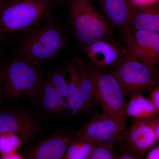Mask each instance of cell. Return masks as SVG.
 I'll list each match as a JSON object with an SVG mask.
<instances>
[{
	"label": "cell",
	"instance_id": "1",
	"mask_svg": "<svg viewBox=\"0 0 159 159\" xmlns=\"http://www.w3.org/2000/svg\"><path fill=\"white\" fill-rule=\"evenodd\" d=\"M55 0H8L0 4V37L11 38L52 17Z\"/></svg>",
	"mask_w": 159,
	"mask_h": 159
},
{
	"label": "cell",
	"instance_id": "2",
	"mask_svg": "<svg viewBox=\"0 0 159 159\" xmlns=\"http://www.w3.org/2000/svg\"><path fill=\"white\" fill-rule=\"evenodd\" d=\"M66 42L62 29L51 17L23 32L16 56L39 66L56 56Z\"/></svg>",
	"mask_w": 159,
	"mask_h": 159
},
{
	"label": "cell",
	"instance_id": "3",
	"mask_svg": "<svg viewBox=\"0 0 159 159\" xmlns=\"http://www.w3.org/2000/svg\"><path fill=\"white\" fill-rule=\"evenodd\" d=\"M70 9L74 33L83 47L107 40L111 35L110 24L89 0H70Z\"/></svg>",
	"mask_w": 159,
	"mask_h": 159
},
{
	"label": "cell",
	"instance_id": "4",
	"mask_svg": "<svg viewBox=\"0 0 159 159\" xmlns=\"http://www.w3.org/2000/svg\"><path fill=\"white\" fill-rule=\"evenodd\" d=\"M5 69L3 93L11 101L34 97L43 84L39 66L21 57L16 56Z\"/></svg>",
	"mask_w": 159,
	"mask_h": 159
},
{
	"label": "cell",
	"instance_id": "5",
	"mask_svg": "<svg viewBox=\"0 0 159 159\" xmlns=\"http://www.w3.org/2000/svg\"><path fill=\"white\" fill-rule=\"evenodd\" d=\"M107 72L117 79L125 96L151 90L159 83V69L137 61L124 58Z\"/></svg>",
	"mask_w": 159,
	"mask_h": 159
},
{
	"label": "cell",
	"instance_id": "6",
	"mask_svg": "<svg viewBox=\"0 0 159 159\" xmlns=\"http://www.w3.org/2000/svg\"><path fill=\"white\" fill-rule=\"evenodd\" d=\"M126 128V117L125 116L97 114L91 116L74 136L80 140L121 146Z\"/></svg>",
	"mask_w": 159,
	"mask_h": 159
},
{
	"label": "cell",
	"instance_id": "7",
	"mask_svg": "<svg viewBox=\"0 0 159 159\" xmlns=\"http://www.w3.org/2000/svg\"><path fill=\"white\" fill-rule=\"evenodd\" d=\"M87 69L93 80L97 102L101 105L103 114L125 116L127 102L117 79L108 72L95 67L89 66Z\"/></svg>",
	"mask_w": 159,
	"mask_h": 159
},
{
	"label": "cell",
	"instance_id": "8",
	"mask_svg": "<svg viewBox=\"0 0 159 159\" xmlns=\"http://www.w3.org/2000/svg\"><path fill=\"white\" fill-rule=\"evenodd\" d=\"M125 59L155 66L159 63V32L129 31L125 36Z\"/></svg>",
	"mask_w": 159,
	"mask_h": 159
},
{
	"label": "cell",
	"instance_id": "9",
	"mask_svg": "<svg viewBox=\"0 0 159 159\" xmlns=\"http://www.w3.org/2000/svg\"><path fill=\"white\" fill-rule=\"evenodd\" d=\"M40 130L38 121L28 111L14 109L0 111V135L12 133L25 143L34 139Z\"/></svg>",
	"mask_w": 159,
	"mask_h": 159
},
{
	"label": "cell",
	"instance_id": "10",
	"mask_svg": "<svg viewBox=\"0 0 159 159\" xmlns=\"http://www.w3.org/2000/svg\"><path fill=\"white\" fill-rule=\"evenodd\" d=\"M74 134L59 132L43 138L27 148L23 156L25 159H63Z\"/></svg>",
	"mask_w": 159,
	"mask_h": 159
},
{
	"label": "cell",
	"instance_id": "11",
	"mask_svg": "<svg viewBox=\"0 0 159 159\" xmlns=\"http://www.w3.org/2000/svg\"><path fill=\"white\" fill-rule=\"evenodd\" d=\"M158 141L144 119L132 118L124 133L121 147L144 158L147 150Z\"/></svg>",
	"mask_w": 159,
	"mask_h": 159
},
{
	"label": "cell",
	"instance_id": "12",
	"mask_svg": "<svg viewBox=\"0 0 159 159\" xmlns=\"http://www.w3.org/2000/svg\"><path fill=\"white\" fill-rule=\"evenodd\" d=\"M83 48L94 67L99 70L115 67L125 58V49L107 40L96 42Z\"/></svg>",
	"mask_w": 159,
	"mask_h": 159
},
{
	"label": "cell",
	"instance_id": "13",
	"mask_svg": "<svg viewBox=\"0 0 159 159\" xmlns=\"http://www.w3.org/2000/svg\"><path fill=\"white\" fill-rule=\"evenodd\" d=\"M105 18L119 29L123 36L129 31V24L135 6L130 0H100Z\"/></svg>",
	"mask_w": 159,
	"mask_h": 159
},
{
	"label": "cell",
	"instance_id": "14",
	"mask_svg": "<svg viewBox=\"0 0 159 159\" xmlns=\"http://www.w3.org/2000/svg\"><path fill=\"white\" fill-rule=\"evenodd\" d=\"M131 33L138 31L159 32L158 3L143 7H135L129 24Z\"/></svg>",
	"mask_w": 159,
	"mask_h": 159
},
{
	"label": "cell",
	"instance_id": "15",
	"mask_svg": "<svg viewBox=\"0 0 159 159\" xmlns=\"http://www.w3.org/2000/svg\"><path fill=\"white\" fill-rule=\"evenodd\" d=\"M66 70L70 75L66 99L68 111L74 115H77L87 109L80 91L79 67L77 64L70 63L67 65Z\"/></svg>",
	"mask_w": 159,
	"mask_h": 159
},
{
	"label": "cell",
	"instance_id": "16",
	"mask_svg": "<svg viewBox=\"0 0 159 159\" xmlns=\"http://www.w3.org/2000/svg\"><path fill=\"white\" fill-rule=\"evenodd\" d=\"M124 112L125 117L145 119L159 116V111L150 99L145 98L142 93H134L130 96Z\"/></svg>",
	"mask_w": 159,
	"mask_h": 159
},
{
	"label": "cell",
	"instance_id": "17",
	"mask_svg": "<svg viewBox=\"0 0 159 159\" xmlns=\"http://www.w3.org/2000/svg\"><path fill=\"white\" fill-rule=\"evenodd\" d=\"M37 97L43 108L49 112L60 114L68 111L66 102L48 79L43 82L34 97Z\"/></svg>",
	"mask_w": 159,
	"mask_h": 159
},
{
	"label": "cell",
	"instance_id": "18",
	"mask_svg": "<svg viewBox=\"0 0 159 159\" xmlns=\"http://www.w3.org/2000/svg\"><path fill=\"white\" fill-rule=\"evenodd\" d=\"M79 67V89L86 108L97 102L93 80L82 61L76 60Z\"/></svg>",
	"mask_w": 159,
	"mask_h": 159
},
{
	"label": "cell",
	"instance_id": "19",
	"mask_svg": "<svg viewBox=\"0 0 159 159\" xmlns=\"http://www.w3.org/2000/svg\"><path fill=\"white\" fill-rule=\"evenodd\" d=\"M99 143L80 140L74 137L69 143L63 159H87Z\"/></svg>",
	"mask_w": 159,
	"mask_h": 159
},
{
	"label": "cell",
	"instance_id": "20",
	"mask_svg": "<svg viewBox=\"0 0 159 159\" xmlns=\"http://www.w3.org/2000/svg\"><path fill=\"white\" fill-rule=\"evenodd\" d=\"M17 135L12 133H5L0 135V153L2 155L17 152L24 144Z\"/></svg>",
	"mask_w": 159,
	"mask_h": 159
},
{
	"label": "cell",
	"instance_id": "21",
	"mask_svg": "<svg viewBox=\"0 0 159 159\" xmlns=\"http://www.w3.org/2000/svg\"><path fill=\"white\" fill-rule=\"evenodd\" d=\"M61 97L66 102L69 91L68 81L66 80L65 71L57 70L52 72L48 78ZM67 103V102H66Z\"/></svg>",
	"mask_w": 159,
	"mask_h": 159
},
{
	"label": "cell",
	"instance_id": "22",
	"mask_svg": "<svg viewBox=\"0 0 159 159\" xmlns=\"http://www.w3.org/2000/svg\"><path fill=\"white\" fill-rule=\"evenodd\" d=\"M115 146L110 143H99L92 151L87 159H116L118 154Z\"/></svg>",
	"mask_w": 159,
	"mask_h": 159
},
{
	"label": "cell",
	"instance_id": "23",
	"mask_svg": "<svg viewBox=\"0 0 159 159\" xmlns=\"http://www.w3.org/2000/svg\"><path fill=\"white\" fill-rule=\"evenodd\" d=\"M146 123L154 133L157 140H159V117L157 116L152 118L144 119Z\"/></svg>",
	"mask_w": 159,
	"mask_h": 159
},
{
	"label": "cell",
	"instance_id": "24",
	"mask_svg": "<svg viewBox=\"0 0 159 159\" xmlns=\"http://www.w3.org/2000/svg\"><path fill=\"white\" fill-rule=\"evenodd\" d=\"M149 99L158 111H159V86L158 85L151 90Z\"/></svg>",
	"mask_w": 159,
	"mask_h": 159
},
{
	"label": "cell",
	"instance_id": "25",
	"mask_svg": "<svg viewBox=\"0 0 159 159\" xmlns=\"http://www.w3.org/2000/svg\"><path fill=\"white\" fill-rule=\"evenodd\" d=\"M122 153L118 155L116 159H142V157L136 154L130 152L126 149L122 148Z\"/></svg>",
	"mask_w": 159,
	"mask_h": 159
},
{
	"label": "cell",
	"instance_id": "26",
	"mask_svg": "<svg viewBox=\"0 0 159 159\" xmlns=\"http://www.w3.org/2000/svg\"><path fill=\"white\" fill-rule=\"evenodd\" d=\"M135 7H143L158 4L159 0H130Z\"/></svg>",
	"mask_w": 159,
	"mask_h": 159
},
{
	"label": "cell",
	"instance_id": "27",
	"mask_svg": "<svg viewBox=\"0 0 159 159\" xmlns=\"http://www.w3.org/2000/svg\"><path fill=\"white\" fill-rule=\"evenodd\" d=\"M142 159H159V147L157 146L152 149L146 157Z\"/></svg>",
	"mask_w": 159,
	"mask_h": 159
},
{
	"label": "cell",
	"instance_id": "28",
	"mask_svg": "<svg viewBox=\"0 0 159 159\" xmlns=\"http://www.w3.org/2000/svg\"><path fill=\"white\" fill-rule=\"evenodd\" d=\"M5 69L4 67L0 66V104L2 100L3 90L2 86L5 80Z\"/></svg>",
	"mask_w": 159,
	"mask_h": 159
},
{
	"label": "cell",
	"instance_id": "29",
	"mask_svg": "<svg viewBox=\"0 0 159 159\" xmlns=\"http://www.w3.org/2000/svg\"><path fill=\"white\" fill-rule=\"evenodd\" d=\"M1 159H25L23 155L17 152L2 155Z\"/></svg>",
	"mask_w": 159,
	"mask_h": 159
},
{
	"label": "cell",
	"instance_id": "30",
	"mask_svg": "<svg viewBox=\"0 0 159 159\" xmlns=\"http://www.w3.org/2000/svg\"><path fill=\"white\" fill-rule=\"evenodd\" d=\"M3 1V0H0V4H1V3H2V1Z\"/></svg>",
	"mask_w": 159,
	"mask_h": 159
}]
</instances>
